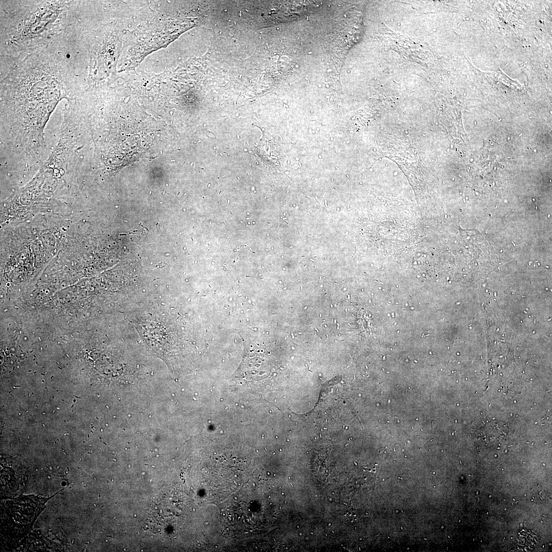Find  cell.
Instances as JSON below:
<instances>
[{"instance_id":"cell-1","label":"cell","mask_w":552,"mask_h":552,"mask_svg":"<svg viewBox=\"0 0 552 552\" xmlns=\"http://www.w3.org/2000/svg\"><path fill=\"white\" fill-rule=\"evenodd\" d=\"M80 1H1V68L48 47L76 19Z\"/></svg>"}]
</instances>
